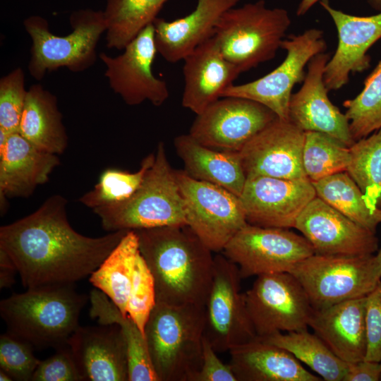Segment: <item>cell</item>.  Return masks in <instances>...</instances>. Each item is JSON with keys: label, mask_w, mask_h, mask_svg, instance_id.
<instances>
[{"label": "cell", "mask_w": 381, "mask_h": 381, "mask_svg": "<svg viewBox=\"0 0 381 381\" xmlns=\"http://www.w3.org/2000/svg\"><path fill=\"white\" fill-rule=\"evenodd\" d=\"M40 361L33 353L29 343L6 332L0 337V369L13 380L28 381Z\"/></svg>", "instance_id": "39"}, {"label": "cell", "mask_w": 381, "mask_h": 381, "mask_svg": "<svg viewBox=\"0 0 381 381\" xmlns=\"http://www.w3.org/2000/svg\"><path fill=\"white\" fill-rule=\"evenodd\" d=\"M321 0H301L296 10L298 16H304L316 3Z\"/></svg>", "instance_id": "45"}, {"label": "cell", "mask_w": 381, "mask_h": 381, "mask_svg": "<svg viewBox=\"0 0 381 381\" xmlns=\"http://www.w3.org/2000/svg\"><path fill=\"white\" fill-rule=\"evenodd\" d=\"M351 159L349 147L323 133L305 132L303 167L311 182L346 171Z\"/></svg>", "instance_id": "34"}, {"label": "cell", "mask_w": 381, "mask_h": 381, "mask_svg": "<svg viewBox=\"0 0 381 381\" xmlns=\"http://www.w3.org/2000/svg\"><path fill=\"white\" fill-rule=\"evenodd\" d=\"M305 132L277 117L238 152L248 176L307 178L303 167Z\"/></svg>", "instance_id": "18"}, {"label": "cell", "mask_w": 381, "mask_h": 381, "mask_svg": "<svg viewBox=\"0 0 381 381\" xmlns=\"http://www.w3.org/2000/svg\"><path fill=\"white\" fill-rule=\"evenodd\" d=\"M238 0H198L187 16L167 21L157 18L154 22L157 53L167 61L176 63L212 37L222 14L234 7Z\"/></svg>", "instance_id": "24"}, {"label": "cell", "mask_w": 381, "mask_h": 381, "mask_svg": "<svg viewBox=\"0 0 381 381\" xmlns=\"http://www.w3.org/2000/svg\"><path fill=\"white\" fill-rule=\"evenodd\" d=\"M349 369L344 381H380V363L363 360L349 363Z\"/></svg>", "instance_id": "43"}, {"label": "cell", "mask_w": 381, "mask_h": 381, "mask_svg": "<svg viewBox=\"0 0 381 381\" xmlns=\"http://www.w3.org/2000/svg\"><path fill=\"white\" fill-rule=\"evenodd\" d=\"M167 0H107L104 12L109 49L123 50L145 28L153 23Z\"/></svg>", "instance_id": "32"}, {"label": "cell", "mask_w": 381, "mask_h": 381, "mask_svg": "<svg viewBox=\"0 0 381 381\" xmlns=\"http://www.w3.org/2000/svg\"><path fill=\"white\" fill-rule=\"evenodd\" d=\"M87 296L74 284L28 289L0 302V315L7 332L38 348L68 344L79 326Z\"/></svg>", "instance_id": "3"}, {"label": "cell", "mask_w": 381, "mask_h": 381, "mask_svg": "<svg viewBox=\"0 0 381 381\" xmlns=\"http://www.w3.org/2000/svg\"><path fill=\"white\" fill-rule=\"evenodd\" d=\"M27 91L20 67L0 79V129L8 134L18 132Z\"/></svg>", "instance_id": "38"}, {"label": "cell", "mask_w": 381, "mask_h": 381, "mask_svg": "<svg viewBox=\"0 0 381 381\" xmlns=\"http://www.w3.org/2000/svg\"><path fill=\"white\" fill-rule=\"evenodd\" d=\"M156 303L154 278L140 251L135 262L126 313L144 334L146 322Z\"/></svg>", "instance_id": "37"}, {"label": "cell", "mask_w": 381, "mask_h": 381, "mask_svg": "<svg viewBox=\"0 0 381 381\" xmlns=\"http://www.w3.org/2000/svg\"><path fill=\"white\" fill-rule=\"evenodd\" d=\"M346 172L373 208L381 209V128L349 147Z\"/></svg>", "instance_id": "33"}, {"label": "cell", "mask_w": 381, "mask_h": 381, "mask_svg": "<svg viewBox=\"0 0 381 381\" xmlns=\"http://www.w3.org/2000/svg\"><path fill=\"white\" fill-rule=\"evenodd\" d=\"M375 258L378 265L381 268V248L378 250L377 253L376 255H375Z\"/></svg>", "instance_id": "48"}, {"label": "cell", "mask_w": 381, "mask_h": 381, "mask_svg": "<svg viewBox=\"0 0 381 381\" xmlns=\"http://www.w3.org/2000/svg\"><path fill=\"white\" fill-rule=\"evenodd\" d=\"M343 105L355 141L381 128V60L365 78L361 92Z\"/></svg>", "instance_id": "36"}, {"label": "cell", "mask_w": 381, "mask_h": 381, "mask_svg": "<svg viewBox=\"0 0 381 381\" xmlns=\"http://www.w3.org/2000/svg\"><path fill=\"white\" fill-rule=\"evenodd\" d=\"M139 252L137 233L128 231L89 277L92 286L106 294L125 316L128 315L135 262Z\"/></svg>", "instance_id": "29"}, {"label": "cell", "mask_w": 381, "mask_h": 381, "mask_svg": "<svg viewBox=\"0 0 381 381\" xmlns=\"http://www.w3.org/2000/svg\"><path fill=\"white\" fill-rule=\"evenodd\" d=\"M92 212L109 232L186 224L175 169L169 164L164 143L157 144L152 164L128 200Z\"/></svg>", "instance_id": "5"}, {"label": "cell", "mask_w": 381, "mask_h": 381, "mask_svg": "<svg viewBox=\"0 0 381 381\" xmlns=\"http://www.w3.org/2000/svg\"><path fill=\"white\" fill-rule=\"evenodd\" d=\"M317 197L358 224L376 232L381 209L373 208L346 171L312 182Z\"/></svg>", "instance_id": "30"}, {"label": "cell", "mask_w": 381, "mask_h": 381, "mask_svg": "<svg viewBox=\"0 0 381 381\" xmlns=\"http://www.w3.org/2000/svg\"><path fill=\"white\" fill-rule=\"evenodd\" d=\"M316 196L307 178L248 176L239 198L248 224L289 229L294 228L301 213Z\"/></svg>", "instance_id": "16"}, {"label": "cell", "mask_w": 381, "mask_h": 381, "mask_svg": "<svg viewBox=\"0 0 381 381\" xmlns=\"http://www.w3.org/2000/svg\"><path fill=\"white\" fill-rule=\"evenodd\" d=\"M174 145L188 176L221 186L240 197L246 174L238 152L206 147L189 133L176 136Z\"/></svg>", "instance_id": "27"}, {"label": "cell", "mask_w": 381, "mask_h": 381, "mask_svg": "<svg viewBox=\"0 0 381 381\" xmlns=\"http://www.w3.org/2000/svg\"><path fill=\"white\" fill-rule=\"evenodd\" d=\"M205 329V306L156 303L144 333L159 381H195Z\"/></svg>", "instance_id": "4"}, {"label": "cell", "mask_w": 381, "mask_h": 381, "mask_svg": "<svg viewBox=\"0 0 381 381\" xmlns=\"http://www.w3.org/2000/svg\"><path fill=\"white\" fill-rule=\"evenodd\" d=\"M69 21L73 31L58 36L40 16L24 20L25 30L32 40L28 71L35 80H40L47 73L63 67L82 72L96 61V47L107 30L103 11L79 9L71 14Z\"/></svg>", "instance_id": "7"}, {"label": "cell", "mask_w": 381, "mask_h": 381, "mask_svg": "<svg viewBox=\"0 0 381 381\" xmlns=\"http://www.w3.org/2000/svg\"><path fill=\"white\" fill-rule=\"evenodd\" d=\"M56 349L54 355L44 361H40L31 381L83 380L68 345Z\"/></svg>", "instance_id": "40"}, {"label": "cell", "mask_w": 381, "mask_h": 381, "mask_svg": "<svg viewBox=\"0 0 381 381\" xmlns=\"http://www.w3.org/2000/svg\"><path fill=\"white\" fill-rule=\"evenodd\" d=\"M365 360L381 362V282L366 296Z\"/></svg>", "instance_id": "41"}, {"label": "cell", "mask_w": 381, "mask_h": 381, "mask_svg": "<svg viewBox=\"0 0 381 381\" xmlns=\"http://www.w3.org/2000/svg\"><path fill=\"white\" fill-rule=\"evenodd\" d=\"M140 251L154 278L156 301L205 306L214 256L186 224L135 231Z\"/></svg>", "instance_id": "2"}, {"label": "cell", "mask_w": 381, "mask_h": 381, "mask_svg": "<svg viewBox=\"0 0 381 381\" xmlns=\"http://www.w3.org/2000/svg\"><path fill=\"white\" fill-rule=\"evenodd\" d=\"M78 326L68 340L77 366L86 381H128L126 344L115 324Z\"/></svg>", "instance_id": "22"}, {"label": "cell", "mask_w": 381, "mask_h": 381, "mask_svg": "<svg viewBox=\"0 0 381 381\" xmlns=\"http://www.w3.org/2000/svg\"><path fill=\"white\" fill-rule=\"evenodd\" d=\"M186 225L213 253H221L248 223L238 196L228 190L175 170Z\"/></svg>", "instance_id": "9"}, {"label": "cell", "mask_w": 381, "mask_h": 381, "mask_svg": "<svg viewBox=\"0 0 381 381\" xmlns=\"http://www.w3.org/2000/svg\"><path fill=\"white\" fill-rule=\"evenodd\" d=\"M154 159L155 153L148 155L135 172L116 168L105 169L94 188L79 198L80 202L93 210L128 200L140 187Z\"/></svg>", "instance_id": "35"}, {"label": "cell", "mask_w": 381, "mask_h": 381, "mask_svg": "<svg viewBox=\"0 0 381 381\" xmlns=\"http://www.w3.org/2000/svg\"><path fill=\"white\" fill-rule=\"evenodd\" d=\"M320 4L331 17L337 31V47L324 71L328 90H337L348 83L351 73L363 72L370 67L368 51L381 38V11L358 16L333 8L329 0H321Z\"/></svg>", "instance_id": "19"}, {"label": "cell", "mask_w": 381, "mask_h": 381, "mask_svg": "<svg viewBox=\"0 0 381 381\" xmlns=\"http://www.w3.org/2000/svg\"><path fill=\"white\" fill-rule=\"evenodd\" d=\"M237 381H321L288 351L256 337L229 351Z\"/></svg>", "instance_id": "26"}, {"label": "cell", "mask_w": 381, "mask_h": 381, "mask_svg": "<svg viewBox=\"0 0 381 381\" xmlns=\"http://www.w3.org/2000/svg\"><path fill=\"white\" fill-rule=\"evenodd\" d=\"M238 266L222 253L214 256L213 278L205 303V336L217 353L257 337L241 292Z\"/></svg>", "instance_id": "13"}, {"label": "cell", "mask_w": 381, "mask_h": 381, "mask_svg": "<svg viewBox=\"0 0 381 381\" xmlns=\"http://www.w3.org/2000/svg\"><path fill=\"white\" fill-rule=\"evenodd\" d=\"M300 282L313 309L368 295L381 282L375 255L313 254L289 272Z\"/></svg>", "instance_id": "8"}, {"label": "cell", "mask_w": 381, "mask_h": 381, "mask_svg": "<svg viewBox=\"0 0 381 381\" xmlns=\"http://www.w3.org/2000/svg\"><path fill=\"white\" fill-rule=\"evenodd\" d=\"M281 49L286 51V56L276 68L255 80L231 85L221 97L248 99L265 106L279 119L289 120L293 87L303 81L305 67L313 57L325 52L327 44L322 30L310 28L284 38Z\"/></svg>", "instance_id": "10"}, {"label": "cell", "mask_w": 381, "mask_h": 381, "mask_svg": "<svg viewBox=\"0 0 381 381\" xmlns=\"http://www.w3.org/2000/svg\"><path fill=\"white\" fill-rule=\"evenodd\" d=\"M68 201L56 194L32 213L0 228V250L28 289L74 284L95 272L128 231L89 237L67 217Z\"/></svg>", "instance_id": "1"}, {"label": "cell", "mask_w": 381, "mask_h": 381, "mask_svg": "<svg viewBox=\"0 0 381 381\" xmlns=\"http://www.w3.org/2000/svg\"><path fill=\"white\" fill-rule=\"evenodd\" d=\"M244 296L258 337L308 329L313 308L303 286L290 272L257 276Z\"/></svg>", "instance_id": "11"}, {"label": "cell", "mask_w": 381, "mask_h": 381, "mask_svg": "<svg viewBox=\"0 0 381 381\" xmlns=\"http://www.w3.org/2000/svg\"><path fill=\"white\" fill-rule=\"evenodd\" d=\"M0 380L1 381H11L12 377L4 370L0 369Z\"/></svg>", "instance_id": "47"}, {"label": "cell", "mask_w": 381, "mask_h": 381, "mask_svg": "<svg viewBox=\"0 0 381 381\" xmlns=\"http://www.w3.org/2000/svg\"><path fill=\"white\" fill-rule=\"evenodd\" d=\"M260 339L288 351L323 380L344 381L349 364L338 358L308 329L286 334L277 332Z\"/></svg>", "instance_id": "31"}, {"label": "cell", "mask_w": 381, "mask_h": 381, "mask_svg": "<svg viewBox=\"0 0 381 381\" xmlns=\"http://www.w3.org/2000/svg\"><path fill=\"white\" fill-rule=\"evenodd\" d=\"M329 59L325 52L311 59L300 90L292 94L289 120L304 132L325 133L347 147L354 143L345 114L332 103L324 82L325 67Z\"/></svg>", "instance_id": "20"}, {"label": "cell", "mask_w": 381, "mask_h": 381, "mask_svg": "<svg viewBox=\"0 0 381 381\" xmlns=\"http://www.w3.org/2000/svg\"><path fill=\"white\" fill-rule=\"evenodd\" d=\"M380 365H381V362H380ZM380 380H381V375H380Z\"/></svg>", "instance_id": "49"}, {"label": "cell", "mask_w": 381, "mask_h": 381, "mask_svg": "<svg viewBox=\"0 0 381 381\" xmlns=\"http://www.w3.org/2000/svg\"><path fill=\"white\" fill-rule=\"evenodd\" d=\"M294 228L309 241L315 254L363 256L373 255L378 250L375 233L317 196L301 213Z\"/></svg>", "instance_id": "17"}, {"label": "cell", "mask_w": 381, "mask_h": 381, "mask_svg": "<svg viewBox=\"0 0 381 381\" xmlns=\"http://www.w3.org/2000/svg\"><path fill=\"white\" fill-rule=\"evenodd\" d=\"M59 164L57 155L37 148L19 132L8 134L0 129L2 212L4 213L6 198L29 197L37 186L49 181V176Z\"/></svg>", "instance_id": "21"}, {"label": "cell", "mask_w": 381, "mask_h": 381, "mask_svg": "<svg viewBox=\"0 0 381 381\" xmlns=\"http://www.w3.org/2000/svg\"><path fill=\"white\" fill-rule=\"evenodd\" d=\"M221 253L238 266L242 279L289 272L298 263L315 254L303 236L288 229L249 224L234 235Z\"/></svg>", "instance_id": "12"}, {"label": "cell", "mask_w": 381, "mask_h": 381, "mask_svg": "<svg viewBox=\"0 0 381 381\" xmlns=\"http://www.w3.org/2000/svg\"><path fill=\"white\" fill-rule=\"evenodd\" d=\"M370 6L380 11H381V0H368Z\"/></svg>", "instance_id": "46"}, {"label": "cell", "mask_w": 381, "mask_h": 381, "mask_svg": "<svg viewBox=\"0 0 381 381\" xmlns=\"http://www.w3.org/2000/svg\"><path fill=\"white\" fill-rule=\"evenodd\" d=\"M112 57L101 52L100 60L106 66L105 77L111 89L129 106L145 101L162 106L169 97L165 80L152 73V64L157 51L155 43L153 23L145 28L123 49Z\"/></svg>", "instance_id": "15"}, {"label": "cell", "mask_w": 381, "mask_h": 381, "mask_svg": "<svg viewBox=\"0 0 381 381\" xmlns=\"http://www.w3.org/2000/svg\"><path fill=\"white\" fill-rule=\"evenodd\" d=\"M366 296L356 298L325 308L313 309L310 327L341 360L355 363L365 359Z\"/></svg>", "instance_id": "25"}, {"label": "cell", "mask_w": 381, "mask_h": 381, "mask_svg": "<svg viewBox=\"0 0 381 381\" xmlns=\"http://www.w3.org/2000/svg\"><path fill=\"white\" fill-rule=\"evenodd\" d=\"M17 268L10 257L0 250V288H11L15 283Z\"/></svg>", "instance_id": "44"}, {"label": "cell", "mask_w": 381, "mask_h": 381, "mask_svg": "<svg viewBox=\"0 0 381 381\" xmlns=\"http://www.w3.org/2000/svg\"><path fill=\"white\" fill-rule=\"evenodd\" d=\"M182 106L195 114L221 97L241 73L228 61L213 36L183 59Z\"/></svg>", "instance_id": "23"}, {"label": "cell", "mask_w": 381, "mask_h": 381, "mask_svg": "<svg viewBox=\"0 0 381 381\" xmlns=\"http://www.w3.org/2000/svg\"><path fill=\"white\" fill-rule=\"evenodd\" d=\"M290 25L286 9L258 0L224 12L214 37L226 59L243 73L272 60Z\"/></svg>", "instance_id": "6"}, {"label": "cell", "mask_w": 381, "mask_h": 381, "mask_svg": "<svg viewBox=\"0 0 381 381\" xmlns=\"http://www.w3.org/2000/svg\"><path fill=\"white\" fill-rule=\"evenodd\" d=\"M204 335L202 365L195 381H237L230 364H225Z\"/></svg>", "instance_id": "42"}, {"label": "cell", "mask_w": 381, "mask_h": 381, "mask_svg": "<svg viewBox=\"0 0 381 381\" xmlns=\"http://www.w3.org/2000/svg\"><path fill=\"white\" fill-rule=\"evenodd\" d=\"M277 117L255 101L222 97L196 114L188 133L206 147L238 152Z\"/></svg>", "instance_id": "14"}, {"label": "cell", "mask_w": 381, "mask_h": 381, "mask_svg": "<svg viewBox=\"0 0 381 381\" xmlns=\"http://www.w3.org/2000/svg\"><path fill=\"white\" fill-rule=\"evenodd\" d=\"M18 132L47 152L59 155L68 146V135L56 97L40 84L28 89Z\"/></svg>", "instance_id": "28"}]
</instances>
